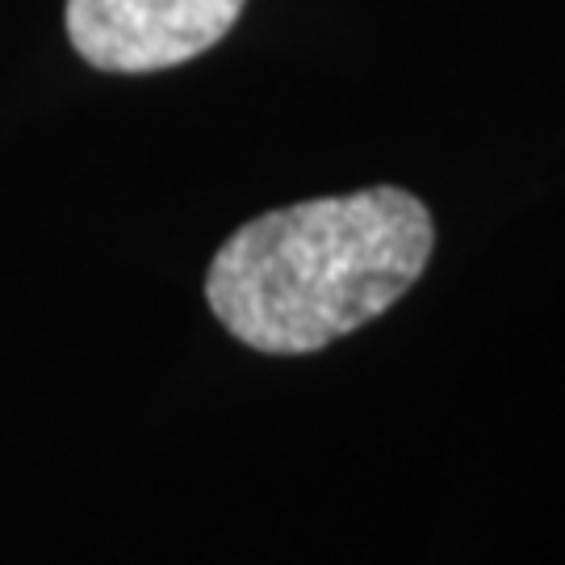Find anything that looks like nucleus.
<instances>
[{
  "label": "nucleus",
  "instance_id": "1",
  "mask_svg": "<svg viewBox=\"0 0 565 565\" xmlns=\"http://www.w3.org/2000/svg\"><path fill=\"white\" fill-rule=\"evenodd\" d=\"M431 243V214L406 189L298 202L218 247L205 298L239 343L302 356L385 315L424 277Z\"/></svg>",
  "mask_w": 565,
  "mask_h": 565
},
{
  "label": "nucleus",
  "instance_id": "2",
  "mask_svg": "<svg viewBox=\"0 0 565 565\" xmlns=\"http://www.w3.org/2000/svg\"><path fill=\"white\" fill-rule=\"evenodd\" d=\"M243 0H67L76 55L102 72H163L231 34Z\"/></svg>",
  "mask_w": 565,
  "mask_h": 565
}]
</instances>
